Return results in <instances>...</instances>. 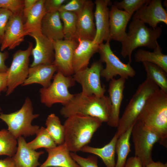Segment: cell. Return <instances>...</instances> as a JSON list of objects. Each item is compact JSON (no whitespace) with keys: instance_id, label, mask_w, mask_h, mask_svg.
<instances>
[{"instance_id":"cell-4","label":"cell","mask_w":167,"mask_h":167,"mask_svg":"<svg viewBox=\"0 0 167 167\" xmlns=\"http://www.w3.org/2000/svg\"><path fill=\"white\" fill-rule=\"evenodd\" d=\"M126 40L122 43L121 54L124 58H128V62H132L133 51L139 47H146L154 50L159 44L157 40L161 36L162 28H148L137 19H132L129 27Z\"/></svg>"},{"instance_id":"cell-23","label":"cell","mask_w":167,"mask_h":167,"mask_svg":"<svg viewBox=\"0 0 167 167\" xmlns=\"http://www.w3.org/2000/svg\"><path fill=\"white\" fill-rule=\"evenodd\" d=\"M41 31L51 41L64 39L62 23L58 11L46 13L41 21Z\"/></svg>"},{"instance_id":"cell-37","label":"cell","mask_w":167,"mask_h":167,"mask_svg":"<svg viewBox=\"0 0 167 167\" xmlns=\"http://www.w3.org/2000/svg\"><path fill=\"white\" fill-rule=\"evenodd\" d=\"M24 0H0V8L7 9L13 13L23 11Z\"/></svg>"},{"instance_id":"cell-8","label":"cell","mask_w":167,"mask_h":167,"mask_svg":"<svg viewBox=\"0 0 167 167\" xmlns=\"http://www.w3.org/2000/svg\"><path fill=\"white\" fill-rule=\"evenodd\" d=\"M135 156L139 159L142 167H145L153 161L152 151L154 144L159 142L158 135L152 130L136 120L134 124L131 134Z\"/></svg>"},{"instance_id":"cell-10","label":"cell","mask_w":167,"mask_h":167,"mask_svg":"<svg viewBox=\"0 0 167 167\" xmlns=\"http://www.w3.org/2000/svg\"><path fill=\"white\" fill-rule=\"evenodd\" d=\"M33 48L32 43L29 42L27 48L19 49L13 56L11 66L7 71V89L6 96L11 94L17 86L22 84L28 76L29 57Z\"/></svg>"},{"instance_id":"cell-39","label":"cell","mask_w":167,"mask_h":167,"mask_svg":"<svg viewBox=\"0 0 167 167\" xmlns=\"http://www.w3.org/2000/svg\"><path fill=\"white\" fill-rule=\"evenodd\" d=\"M66 1V0H45L44 5L46 13L58 11Z\"/></svg>"},{"instance_id":"cell-31","label":"cell","mask_w":167,"mask_h":167,"mask_svg":"<svg viewBox=\"0 0 167 167\" xmlns=\"http://www.w3.org/2000/svg\"><path fill=\"white\" fill-rule=\"evenodd\" d=\"M16 139L8 130H0V156H14L17 148Z\"/></svg>"},{"instance_id":"cell-11","label":"cell","mask_w":167,"mask_h":167,"mask_svg":"<svg viewBox=\"0 0 167 167\" xmlns=\"http://www.w3.org/2000/svg\"><path fill=\"white\" fill-rule=\"evenodd\" d=\"M102 62L99 60L92 63L89 67L74 73L72 76L75 81L82 88V93L86 96H104L106 91L100 80L101 73L103 69Z\"/></svg>"},{"instance_id":"cell-2","label":"cell","mask_w":167,"mask_h":167,"mask_svg":"<svg viewBox=\"0 0 167 167\" xmlns=\"http://www.w3.org/2000/svg\"><path fill=\"white\" fill-rule=\"evenodd\" d=\"M111 112V103L109 97L86 96L81 92L74 94L60 110V114L66 118L79 114L96 118L102 122H108Z\"/></svg>"},{"instance_id":"cell-19","label":"cell","mask_w":167,"mask_h":167,"mask_svg":"<svg viewBox=\"0 0 167 167\" xmlns=\"http://www.w3.org/2000/svg\"><path fill=\"white\" fill-rule=\"evenodd\" d=\"M131 16L124 10L118 9L113 4L109 10L110 40L122 43L127 37L126 28Z\"/></svg>"},{"instance_id":"cell-6","label":"cell","mask_w":167,"mask_h":167,"mask_svg":"<svg viewBox=\"0 0 167 167\" xmlns=\"http://www.w3.org/2000/svg\"><path fill=\"white\" fill-rule=\"evenodd\" d=\"M159 89L148 78L138 86L120 118L116 132L119 137L134 125L147 99Z\"/></svg>"},{"instance_id":"cell-32","label":"cell","mask_w":167,"mask_h":167,"mask_svg":"<svg viewBox=\"0 0 167 167\" xmlns=\"http://www.w3.org/2000/svg\"><path fill=\"white\" fill-rule=\"evenodd\" d=\"M62 22L64 39L75 40L77 24V15L74 13L59 12Z\"/></svg>"},{"instance_id":"cell-22","label":"cell","mask_w":167,"mask_h":167,"mask_svg":"<svg viewBox=\"0 0 167 167\" xmlns=\"http://www.w3.org/2000/svg\"><path fill=\"white\" fill-rule=\"evenodd\" d=\"M17 143L16 151L12 157L17 167H37L40 166L38 159L44 152H36L29 148L23 136L17 139Z\"/></svg>"},{"instance_id":"cell-38","label":"cell","mask_w":167,"mask_h":167,"mask_svg":"<svg viewBox=\"0 0 167 167\" xmlns=\"http://www.w3.org/2000/svg\"><path fill=\"white\" fill-rule=\"evenodd\" d=\"M12 14L11 12L7 9L0 8V43L1 44L3 39L7 23Z\"/></svg>"},{"instance_id":"cell-25","label":"cell","mask_w":167,"mask_h":167,"mask_svg":"<svg viewBox=\"0 0 167 167\" xmlns=\"http://www.w3.org/2000/svg\"><path fill=\"white\" fill-rule=\"evenodd\" d=\"M44 1L45 0H38L24 21L23 29L25 36L41 33V21L46 13Z\"/></svg>"},{"instance_id":"cell-24","label":"cell","mask_w":167,"mask_h":167,"mask_svg":"<svg viewBox=\"0 0 167 167\" xmlns=\"http://www.w3.org/2000/svg\"><path fill=\"white\" fill-rule=\"evenodd\" d=\"M57 69L54 64L40 65L29 68L28 76L23 86L34 84H39L43 88H47L51 84V80Z\"/></svg>"},{"instance_id":"cell-36","label":"cell","mask_w":167,"mask_h":167,"mask_svg":"<svg viewBox=\"0 0 167 167\" xmlns=\"http://www.w3.org/2000/svg\"><path fill=\"white\" fill-rule=\"evenodd\" d=\"M86 0H71L63 4L58 11H66L78 14L84 7Z\"/></svg>"},{"instance_id":"cell-28","label":"cell","mask_w":167,"mask_h":167,"mask_svg":"<svg viewBox=\"0 0 167 167\" xmlns=\"http://www.w3.org/2000/svg\"><path fill=\"white\" fill-rule=\"evenodd\" d=\"M133 126L121 135L117 140L115 151L118 157L115 167H124L127 156L131 151L130 139Z\"/></svg>"},{"instance_id":"cell-26","label":"cell","mask_w":167,"mask_h":167,"mask_svg":"<svg viewBox=\"0 0 167 167\" xmlns=\"http://www.w3.org/2000/svg\"><path fill=\"white\" fill-rule=\"evenodd\" d=\"M118 137L116 132L109 142L104 147L97 148L87 145L83 147L80 151L99 156L101 159L106 167H115L116 144Z\"/></svg>"},{"instance_id":"cell-3","label":"cell","mask_w":167,"mask_h":167,"mask_svg":"<svg viewBox=\"0 0 167 167\" xmlns=\"http://www.w3.org/2000/svg\"><path fill=\"white\" fill-rule=\"evenodd\" d=\"M102 123L96 118L79 114L67 118L63 125L64 143L70 151L75 153L87 145Z\"/></svg>"},{"instance_id":"cell-46","label":"cell","mask_w":167,"mask_h":167,"mask_svg":"<svg viewBox=\"0 0 167 167\" xmlns=\"http://www.w3.org/2000/svg\"><path fill=\"white\" fill-rule=\"evenodd\" d=\"M2 109L0 107V113H1V112L2 111Z\"/></svg>"},{"instance_id":"cell-33","label":"cell","mask_w":167,"mask_h":167,"mask_svg":"<svg viewBox=\"0 0 167 167\" xmlns=\"http://www.w3.org/2000/svg\"><path fill=\"white\" fill-rule=\"evenodd\" d=\"M36 138L27 143L29 148L34 150L41 148H51L57 146L53 139L50 135L46 128L41 126L36 134Z\"/></svg>"},{"instance_id":"cell-20","label":"cell","mask_w":167,"mask_h":167,"mask_svg":"<svg viewBox=\"0 0 167 167\" xmlns=\"http://www.w3.org/2000/svg\"><path fill=\"white\" fill-rule=\"evenodd\" d=\"M73 55L72 65L74 73L88 67L90 58L98 53L99 45L93 41L79 39Z\"/></svg>"},{"instance_id":"cell-21","label":"cell","mask_w":167,"mask_h":167,"mask_svg":"<svg viewBox=\"0 0 167 167\" xmlns=\"http://www.w3.org/2000/svg\"><path fill=\"white\" fill-rule=\"evenodd\" d=\"M45 150L48 154V157L39 167H80L71 157L70 151L64 143Z\"/></svg>"},{"instance_id":"cell-29","label":"cell","mask_w":167,"mask_h":167,"mask_svg":"<svg viewBox=\"0 0 167 167\" xmlns=\"http://www.w3.org/2000/svg\"><path fill=\"white\" fill-rule=\"evenodd\" d=\"M148 78L167 93V73L160 66L151 63L142 62Z\"/></svg>"},{"instance_id":"cell-43","label":"cell","mask_w":167,"mask_h":167,"mask_svg":"<svg viewBox=\"0 0 167 167\" xmlns=\"http://www.w3.org/2000/svg\"><path fill=\"white\" fill-rule=\"evenodd\" d=\"M7 89V72L0 73V95L2 92H6Z\"/></svg>"},{"instance_id":"cell-1","label":"cell","mask_w":167,"mask_h":167,"mask_svg":"<svg viewBox=\"0 0 167 167\" xmlns=\"http://www.w3.org/2000/svg\"><path fill=\"white\" fill-rule=\"evenodd\" d=\"M136 120L155 132L167 146V93L159 89L147 99Z\"/></svg>"},{"instance_id":"cell-42","label":"cell","mask_w":167,"mask_h":167,"mask_svg":"<svg viewBox=\"0 0 167 167\" xmlns=\"http://www.w3.org/2000/svg\"><path fill=\"white\" fill-rule=\"evenodd\" d=\"M124 167H142V165L139 159L135 156L126 160Z\"/></svg>"},{"instance_id":"cell-34","label":"cell","mask_w":167,"mask_h":167,"mask_svg":"<svg viewBox=\"0 0 167 167\" xmlns=\"http://www.w3.org/2000/svg\"><path fill=\"white\" fill-rule=\"evenodd\" d=\"M149 0H123L120 2L115 1L113 5L119 9H122L132 16L133 13L138 11Z\"/></svg>"},{"instance_id":"cell-9","label":"cell","mask_w":167,"mask_h":167,"mask_svg":"<svg viewBox=\"0 0 167 167\" xmlns=\"http://www.w3.org/2000/svg\"><path fill=\"white\" fill-rule=\"evenodd\" d=\"M109 42L107 41L99 45L98 53L100 55V60L106 64L105 68L101 72V76L107 81L117 75L126 79L134 77L136 72L131 63H125L120 60L112 50Z\"/></svg>"},{"instance_id":"cell-13","label":"cell","mask_w":167,"mask_h":167,"mask_svg":"<svg viewBox=\"0 0 167 167\" xmlns=\"http://www.w3.org/2000/svg\"><path fill=\"white\" fill-rule=\"evenodd\" d=\"M162 1L149 0L135 12L132 19H138L153 29L161 22L167 25V11L163 7Z\"/></svg>"},{"instance_id":"cell-12","label":"cell","mask_w":167,"mask_h":167,"mask_svg":"<svg viewBox=\"0 0 167 167\" xmlns=\"http://www.w3.org/2000/svg\"><path fill=\"white\" fill-rule=\"evenodd\" d=\"M52 41L54 51L53 64L56 67L57 72H60L65 76H72L74 73L72 65L73 53L78 41L64 39Z\"/></svg>"},{"instance_id":"cell-17","label":"cell","mask_w":167,"mask_h":167,"mask_svg":"<svg viewBox=\"0 0 167 167\" xmlns=\"http://www.w3.org/2000/svg\"><path fill=\"white\" fill-rule=\"evenodd\" d=\"M29 36L36 42L35 47L31 52L33 61L30 67L40 65L53 64L54 59V51L52 41L41 33L33 34Z\"/></svg>"},{"instance_id":"cell-15","label":"cell","mask_w":167,"mask_h":167,"mask_svg":"<svg viewBox=\"0 0 167 167\" xmlns=\"http://www.w3.org/2000/svg\"><path fill=\"white\" fill-rule=\"evenodd\" d=\"M95 9L94 13L96 33L93 41L98 45L110 41L109 36V14L108 7L112 2L109 0H96L95 2Z\"/></svg>"},{"instance_id":"cell-30","label":"cell","mask_w":167,"mask_h":167,"mask_svg":"<svg viewBox=\"0 0 167 167\" xmlns=\"http://www.w3.org/2000/svg\"><path fill=\"white\" fill-rule=\"evenodd\" d=\"M46 129L57 145L64 142V128L59 118L54 113L49 115L46 120Z\"/></svg>"},{"instance_id":"cell-40","label":"cell","mask_w":167,"mask_h":167,"mask_svg":"<svg viewBox=\"0 0 167 167\" xmlns=\"http://www.w3.org/2000/svg\"><path fill=\"white\" fill-rule=\"evenodd\" d=\"M38 0H24L23 9V18L24 22L28 14L32 10Z\"/></svg>"},{"instance_id":"cell-47","label":"cell","mask_w":167,"mask_h":167,"mask_svg":"<svg viewBox=\"0 0 167 167\" xmlns=\"http://www.w3.org/2000/svg\"><path fill=\"white\" fill-rule=\"evenodd\" d=\"M0 44H1V43H0Z\"/></svg>"},{"instance_id":"cell-14","label":"cell","mask_w":167,"mask_h":167,"mask_svg":"<svg viewBox=\"0 0 167 167\" xmlns=\"http://www.w3.org/2000/svg\"><path fill=\"white\" fill-rule=\"evenodd\" d=\"M23 25V11L13 13L6 27L1 51L14 49L24 41Z\"/></svg>"},{"instance_id":"cell-45","label":"cell","mask_w":167,"mask_h":167,"mask_svg":"<svg viewBox=\"0 0 167 167\" xmlns=\"http://www.w3.org/2000/svg\"><path fill=\"white\" fill-rule=\"evenodd\" d=\"M145 167H167V163L160 161L155 162L153 160L147 164Z\"/></svg>"},{"instance_id":"cell-18","label":"cell","mask_w":167,"mask_h":167,"mask_svg":"<svg viewBox=\"0 0 167 167\" xmlns=\"http://www.w3.org/2000/svg\"><path fill=\"white\" fill-rule=\"evenodd\" d=\"M126 79L122 78L109 81L108 90L111 103V112L107 124L109 126L118 127L120 118V110L123 98V91Z\"/></svg>"},{"instance_id":"cell-5","label":"cell","mask_w":167,"mask_h":167,"mask_svg":"<svg viewBox=\"0 0 167 167\" xmlns=\"http://www.w3.org/2000/svg\"><path fill=\"white\" fill-rule=\"evenodd\" d=\"M32 101L27 97L21 108L10 113H0V119L8 126V130L16 139L21 136L28 137L36 135L39 129L37 125H32V120L39 114L33 113Z\"/></svg>"},{"instance_id":"cell-27","label":"cell","mask_w":167,"mask_h":167,"mask_svg":"<svg viewBox=\"0 0 167 167\" xmlns=\"http://www.w3.org/2000/svg\"><path fill=\"white\" fill-rule=\"evenodd\" d=\"M135 59L137 62H147L154 64L167 73V55L162 53L159 44L152 52L139 49L135 54Z\"/></svg>"},{"instance_id":"cell-35","label":"cell","mask_w":167,"mask_h":167,"mask_svg":"<svg viewBox=\"0 0 167 167\" xmlns=\"http://www.w3.org/2000/svg\"><path fill=\"white\" fill-rule=\"evenodd\" d=\"M70 154L72 158L80 167H98L97 159L95 156H90L84 158L75 153L71 152Z\"/></svg>"},{"instance_id":"cell-44","label":"cell","mask_w":167,"mask_h":167,"mask_svg":"<svg viewBox=\"0 0 167 167\" xmlns=\"http://www.w3.org/2000/svg\"><path fill=\"white\" fill-rule=\"evenodd\" d=\"M0 167H17L12 157L0 160Z\"/></svg>"},{"instance_id":"cell-41","label":"cell","mask_w":167,"mask_h":167,"mask_svg":"<svg viewBox=\"0 0 167 167\" xmlns=\"http://www.w3.org/2000/svg\"><path fill=\"white\" fill-rule=\"evenodd\" d=\"M9 54L7 51H0V73L6 72L8 68L6 65L5 61L9 57Z\"/></svg>"},{"instance_id":"cell-7","label":"cell","mask_w":167,"mask_h":167,"mask_svg":"<svg viewBox=\"0 0 167 167\" xmlns=\"http://www.w3.org/2000/svg\"><path fill=\"white\" fill-rule=\"evenodd\" d=\"M53 78L49 86L40 89L41 101L48 107L57 103L63 106L74 96V94L69 92L68 89L74 85L75 81L72 76H65L59 71L57 72Z\"/></svg>"},{"instance_id":"cell-16","label":"cell","mask_w":167,"mask_h":167,"mask_svg":"<svg viewBox=\"0 0 167 167\" xmlns=\"http://www.w3.org/2000/svg\"><path fill=\"white\" fill-rule=\"evenodd\" d=\"M94 3L87 0L82 10L77 14V24L75 40L79 39L93 41L96 29L93 8Z\"/></svg>"}]
</instances>
